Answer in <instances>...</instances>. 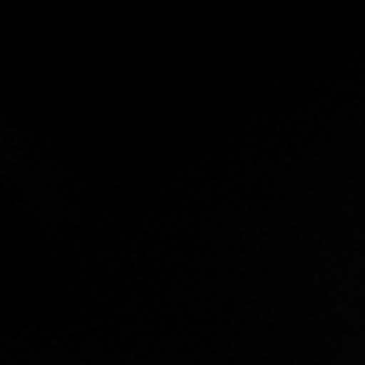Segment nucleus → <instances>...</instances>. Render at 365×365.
Returning <instances> with one entry per match:
<instances>
[]
</instances>
